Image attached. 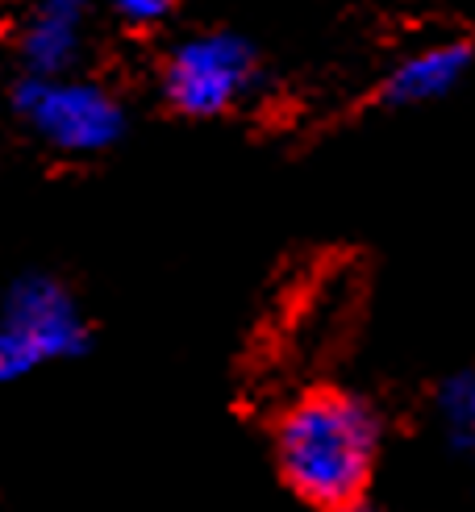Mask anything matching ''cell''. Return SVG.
Returning a JSON list of instances; mask_svg holds the SVG:
<instances>
[{
  "mask_svg": "<svg viewBox=\"0 0 475 512\" xmlns=\"http://www.w3.org/2000/svg\"><path fill=\"white\" fill-rule=\"evenodd\" d=\"M380 442L384 421L371 400L342 388H313L292 400L275 425V463L300 500L330 512L363 496Z\"/></svg>",
  "mask_w": 475,
  "mask_h": 512,
  "instance_id": "1",
  "label": "cell"
},
{
  "mask_svg": "<svg viewBox=\"0 0 475 512\" xmlns=\"http://www.w3.org/2000/svg\"><path fill=\"white\" fill-rule=\"evenodd\" d=\"M163 100L184 117H221L259 88V50L234 30L180 38L159 71Z\"/></svg>",
  "mask_w": 475,
  "mask_h": 512,
  "instance_id": "2",
  "label": "cell"
},
{
  "mask_svg": "<svg viewBox=\"0 0 475 512\" xmlns=\"http://www.w3.org/2000/svg\"><path fill=\"white\" fill-rule=\"evenodd\" d=\"M13 109L46 146L63 155H100L125 134L121 100L109 88L75 75H21L13 88Z\"/></svg>",
  "mask_w": 475,
  "mask_h": 512,
  "instance_id": "3",
  "label": "cell"
},
{
  "mask_svg": "<svg viewBox=\"0 0 475 512\" xmlns=\"http://www.w3.org/2000/svg\"><path fill=\"white\" fill-rule=\"evenodd\" d=\"M0 321L30 342L42 363H50V358H75L88 346V325H84L80 304L50 275L17 279L5 296Z\"/></svg>",
  "mask_w": 475,
  "mask_h": 512,
  "instance_id": "4",
  "label": "cell"
},
{
  "mask_svg": "<svg viewBox=\"0 0 475 512\" xmlns=\"http://www.w3.org/2000/svg\"><path fill=\"white\" fill-rule=\"evenodd\" d=\"M475 71V42L471 38H434L405 50L388 63L375 84V100L384 109H421L450 100Z\"/></svg>",
  "mask_w": 475,
  "mask_h": 512,
  "instance_id": "5",
  "label": "cell"
},
{
  "mask_svg": "<svg viewBox=\"0 0 475 512\" xmlns=\"http://www.w3.org/2000/svg\"><path fill=\"white\" fill-rule=\"evenodd\" d=\"M88 0H38L21 25V63L25 75H67L84 55Z\"/></svg>",
  "mask_w": 475,
  "mask_h": 512,
  "instance_id": "6",
  "label": "cell"
},
{
  "mask_svg": "<svg viewBox=\"0 0 475 512\" xmlns=\"http://www.w3.org/2000/svg\"><path fill=\"white\" fill-rule=\"evenodd\" d=\"M438 421L455 450H475V367L455 371L438 388Z\"/></svg>",
  "mask_w": 475,
  "mask_h": 512,
  "instance_id": "7",
  "label": "cell"
},
{
  "mask_svg": "<svg viewBox=\"0 0 475 512\" xmlns=\"http://www.w3.org/2000/svg\"><path fill=\"white\" fill-rule=\"evenodd\" d=\"M34 367H42V358L34 354V346L0 321V383H13L21 375H30Z\"/></svg>",
  "mask_w": 475,
  "mask_h": 512,
  "instance_id": "8",
  "label": "cell"
},
{
  "mask_svg": "<svg viewBox=\"0 0 475 512\" xmlns=\"http://www.w3.org/2000/svg\"><path fill=\"white\" fill-rule=\"evenodd\" d=\"M175 5H180V0H113L121 25H130V30H150V25H163Z\"/></svg>",
  "mask_w": 475,
  "mask_h": 512,
  "instance_id": "9",
  "label": "cell"
},
{
  "mask_svg": "<svg viewBox=\"0 0 475 512\" xmlns=\"http://www.w3.org/2000/svg\"><path fill=\"white\" fill-rule=\"evenodd\" d=\"M330 512H380V508H371V504L355 500V504H342V508H330Z\"/></svg>",
  "mask_w": 475,
  "mask_h": 512,
  "instance_id": "10",
  "label": "cell"
}]
</instances>
